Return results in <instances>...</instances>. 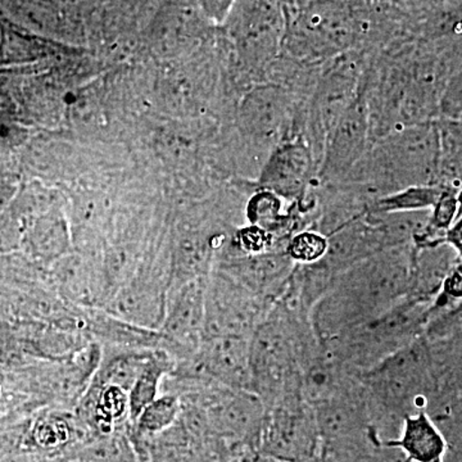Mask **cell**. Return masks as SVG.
<instances>
[{
  "instance_id": "obj_1",
  "label": "cell",
  "mask_w": 462,
  "mask_h": 462,
  "mask_svg": "<svg viewBox=\"0 0 462 462\" xmlns=\"http://www.w3.org/2000/svg\"><path fill=\"white\" fill-rule=\"evenodd\" d=\"M412 245L384 249L348 267L316 309L319 334L330 342L402 302L411 285Z\"/></svg>"
},
{
  "instance_id": "obj_2",
  "label": "cell",
  "mask_w": 462,
  "mask_h": 462,
  "mask_svg": "<svg viewBox=\"0 0 462 462\" xmlns=\"http://www.w3.org/2000/svg\"><path fill=\"white\" fill-rule=\"evenodd\" d=\"M442 134L436 121L410 125L388 133L367 152L349 176L387 194L412 185H439Z\"/></svg>"
},
{
  "instance_id": "obj_3",
  "label": "cell",
  "mask_w": 462,
  "mask_h": 462,
  "mask_svg": "<svg viewBox=\"0 0 462 462\" xmlns=\"http://www.w3.org/2000/svg\"><path fill=\"white\" fill-rule=\"evenodd\" d=\"M282 50L305 62L333 60L361 50L357 0H294L285 3Z\"/></svg>"
},
{
  "instance_id": "obj_4",
  "label": "cell",
  "mask_w": 462,
  "mask_h": 462,
  "mask_svg": "<svg viewBox=\"0 0 462 462\" xmlns=\"http://www.w3.org/2000/svg\"><path fill=\"white\" fill-rule=\"evenodd\" d=\"M300 396L285 394L264 419L261 454L285 462H321L322 442L315 410Z\"/></svg>"
},
{
  "instance_id": "obj_5",
  "label": "cell",
  "mask_w": 462,
  "mask_h": 462,
  "mask_svg": "<svg viewBox=\"0 0 462 462\" xmlns=\"http://www.w3.org/2000/svg\"><path fill=\"white\" fill-rule=\"evenodd\" d=\"M251 391L273 400L282 397L294 363L293 338L281 318L260 322L251 337Z\"/></svg>"
},
{
  "instance_id": "obj_6",
  "label": "cell",
  "mask_w": 462,
  "mask_h": 462,
  "mask_svg": "<svg viewBox=\"0 0 462 462\" xmlns=\"http://www.w3.org/2000/svg\"><path fill=\"white\" fill-rule=\"evenodd\" d=\"M370 132V108L360 90L325 141L319 178L325 182L346 180L369 152Z\"/></svg>"
},
{
  "instance_id": "obj_7",
  "label": "cell",
  "mask_w": 462,
  "mask_h": 462,
  "mask_svg": "<svg viewBox=\"0 0 462 462\" xmlns=\"http://www.w3.org/2000/svg\"><path fill=\"white\" fill-rule=\"evenodd\" d=\"M257 296L234 279L223 276L206 287L203 339L218 336L252 337L260 322Z\"/></svg>"
},
{
  "instance_id": "obj_8",
  "label": "cell",
  "mask_w": 462,
  "mask_h": 462,
  "mask_svg": "<svg viewBox=\"0 0 462 462\" xmlns=\"http://www.w3.org/2000/svg\"><path fill=\"white\" fill-rule=\"evenodd\" d=\"M363 54L349 51L333 58L324 78L321 79L312 106V124L318 138L327 141L328 135L340 116L351 106L360 91V69Z\"/></svg>"
},
{
  "instance_id": "obj_9",
  "label": "cell",
  "mask_w": 462,
  "mask_h": 462,
  "mask_svg": "<svg viewBox=\"0 0 462 462\" xmlns=\"http://www.w3.org/2000/svg\"><path fill=\"white\" fill-rule=\"evenodd\" d=\"M242 50L256 60H272L282 47L285 32L282 0H243L233 26Z\"/></svg>"
},
{
  "instance_id": "obj_10",
  "label": "cell",
  "mask_w": 462,
  "mask_h": 462,
  "mask_svg": "<svg viewBox=\"0 0 462 462\" xmlns=\"http://www.w3.org/2000/svg\"><path fill=\"white\" fill-rule=\"evenodd\" d=\"M206 315V287L199 281L169 288L166 315L161 331L180 351L196 354L203 340Z\"/></svg>"
},
{
  "instance_id": "obj_11",
  "label": "cell",
  "mask_w": 462,
  "mask_h": 462,
  "mask_svg": "<svg viewBox=\"0 0 462 462\" xmlns=\"http://www.w3.org/2000/svg\"><path fill=\"white\" fill-rule=\"evenodd\" d=\"M316 166L314 154L302 141L281 143L264 167L263 185L281 199L300 200L305 197Z\"/></svg>"
},
{
  "instance_id": "obj_12",
  "label": "cell",
  "mask_w": 462,
  "mask_h": 462,
  "mask_svg": "<svg viewBox=\"0 0 462 462\" xmlns=\"http://www.w3.org/2000/svg\"><path fill=\"white\" fill-rule=\"evenodd\" d=\"M248 392L227 388L208 398L209 421L221 436L245 439L263 430V403Z\"/></svg>"
},
{
  "instance_id": "obj_13",
  "label": "cell",
  "mask_w": 462,
  "mask_h": 462,
  "mask_svg": "<svg viewBox=\"0 0 462 462\" xmlns=\"http://www.w3.org/2000/svg\"><path fill=\"white\" fill-rule=\"evenodd\" d=\"M383 445L400 449L409 462H445V437L424 411L406 416L400 436Z\"/></svg>"
},
{
  "instance_id": "obj_14",
  "label": "cell",
  "mask_w": 462,
  "mask_h": 462,
  "mask_svg": "<svg viewBox=\"0 0 462 462\" xmlns=\"http://www.w3.org/2000/svg\"><path fill=\"white\" fill-rule=\"evenodd\" d=\"M288 94L276 87L261 88L247 99L245 120L252 132L263 139H275L288 126Z\"/></svg>"
},
{
  "instance_id": "obj_15",
  "label": "cell",
  "mask_w": 462,
  "mask_h": 462,
  "mask_svg": "<svg viewBox=\"0 0 462 462\" xmlns=\"http://www.w3.org/2000/svg\"><path fill=\"white\" fill-rule=\"evenodd\" d=\"M175 370V360L166 351H153L129 392V409L134 420L153 402L162 387L163 379Z\"/></svg>"
},
{
  "instance_id": "obj_16",
  "label": "cell",
  "mask_w": 462,
  "mask_h": 462,
  "mask_svg": "<svg viewBox=\"0 0 462 462\" xmlns=\"http://www.w3.org/2000/svg\"><path fill=\"white\" fill-rule=\"evenodd\" d=\"M443 190L439 185H412L379 197L370 207L372 214H396V212L427 211L436 205Z\"/></svg>"
},
{
  "instance_id": "obj_17",
  "label": "cell",
  "mask_w": 462,
  "mask_h": 462,
  "mask_svg": "<svg viewBox=\"0 0 462 462\" xmlns=\"http://www.w3.org/2000/svg\"><path fill=\"white\" fill-rule=\"evenodd\" d=\"M247 216L254 226L260 227L269 234L285 227L289 220L288 215L282 214L281 197L266 189L251 199Z\"/></svg>"
},
{
  "instance_id": "obj_18",
  "label": "cell",
  "mask_w": 462,
  "mask_h": 462,
  "mask_svg": "<svg viewBox=\"0 0 462 462\" xmlns=\"http://www.w3.org/2000/svg\"><path fill=\"white\" fill-rule=\"evenodd\" d=\"M180 411V401L173 393L158 396L151 404H148L139 415V430L143 433H158L165 430L178 418Z\"/></svg>"
},
{
  "instance_id": "obj_19",
  "label": "cell",
  "mask_w": 462,
  "mask_h": 462,
  "mask_svg": "<svg viewBox=\"0 0 462 462\" xmlns=\"http://www.w3.org/2000/svg\"><path fill=\"white\" fill-rule=\"evenodd\" d=\"M329 251V238L318 231L305 230L289 240L288 257L302 264L320 263Z\"/></svg>"
},
{
  "instance_id": "obj_20",
  "label": "cell",
  "mask_w": 462,
  "mask_h": 462,
  "mask_svg": "<svg viewBox=\"0 0 462 462\" xmlns=\"http://www.w3.org/2000/svg\"><path fill=\"white\" fill-rule=\"evenodd\" d=\"M457 300H462V263H455L447 273L438 303L442 306Z\"/></svg>"
},
{
  "instance_id": "obj_21",
  "label": "cell",
  "mask_w": 462,
  "mask_h": 462,
  "mask_svg": "<svg viewBox=\"0 0 462 462\" xmlns=\"http://www.w3.org/2000/svg\"><path fill=\"white\" fill-rule=\"evenodd\" d=\"M443 243L454 249L457 257L462 258V214L457 216L452 226L446 231Z\"/></svg>"
},
{
  "instance_id": "obj_22",
  "label": "cell",
  "mask_w": 462,
  "mask_h": 462,
  "mask_svg": "<svg viewBox=\"0 0 462 462\" xmlns=\"http://www.w3.org/2000/svg\"><path fill=\"white\" fill-rule=\"evenodd\" d=\"M358 462H409L404 457L402 452L397 448H392L383 445L380 448L376 449L369 457Z\"/></svg>"
},
{
  "instance_id": "obj_23",
  "label": "cell",
  "mask_w": 462,
  "mask_h": 462,
  "mask_svg": "<svg viewBox=\"0 0 462 462\" xmlns=\"http://www.w3.org/2000/svg\"><path fill=\"white\" fill-rule=\"evenodd\" d=\"M457 200H458V205H460V214H462V187L458 188Z\"/></svg>"
},
{
  "instance_id": "obj_24",
  "label": "cell",
  "mask_w": 462,
  "mask_h": 462,
  "mask_svg": "<svg viewBox=\"0 0 462 462\" xmlns=\"http://www.w3.org/2000/svg\"><path fill=\"white\" fill-rule=\"evenodd\" d=\"M291 2H294V0H282V3H284V5H285V3H291Z\"/></svg>"
}]
</instances>
